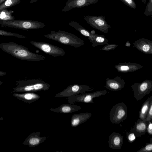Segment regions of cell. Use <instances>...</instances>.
I'll use <instances>...</instances> for the list:
<instances>
[{"instance_id": "obj_9", "label": "cell", "mask_w": 152, "mask_h": 152, "mask_svg": "<svg viewBox=\"0 0 152 152\" xmlns=\"http://www.w3.org/2000/svg\"><path fill=\"white\" fill-rule=\"evenodd\" d=\"M30 43L42 51L53 57L63 56L65 54V52L62 49L48 43L34 41H31Z\"/></svg>"}, {"instance_id": "obj_14", "label": "cell", "mask_w": 152, "mask_h": 152, "mask_svg": "<svg viewBox=\"0 0 152 152\" xmlns=\"http://www.w3.org/2000/svg\"><path fill=\"white\" fill-rule=\"evenodd\" d=\"M134 47L142 52L147 54H152V41L148 39L141 38L133 43Z\"/></svg>"}, {"instance_id": "obj_32", "label": "cell", "mask_w": 152, "mask_h": 152, "mask_svg": "<svg viewBox=\"0 0 152 152\" xmlns=\"http://www.w3.org/2000/svg\"><path fill=\"white\" fill-rule=\"evenodd\" d=\"M151 120H152V101L151 102L150 107L145 121L148 122Z\"/></svg>"}, {"instance_id": "obj_25", "label": "cell", "mask_w": 152, "mask_h": 152, "mask_svg": "<svg viewBox=\"0 0 152 152\" xmlns=\"http://www.w3.org/2000/svg\"><path fill=\"white\" fill-rule=\"evenodd\" d=\"M21 0H6L0 5V11L7 9L20 3Z\"/></svg>"}, {"instance_id": "obj_13", "label": "cell", "mask_w": 152, "mask_h": 152, "mask_svg": "<svg viewBox=\"0 0 152 152\" xmlns=\"http://www.w3.org/2000/svg\"><path fill=\"white\" fill-rule=\"evenodd\" d=\"M40 132L31 133L23 142V144L32 147L39 145L47 139L45 136L40 137Z\"/></svg>"}, {"instance_id": "obj_33", "label": "cell", "mask_w": 152, "mask_h": 152, "mask_svg": "<svg viewBox=\"0 0 152 152\" xmlns=\"http://www.w3.org/2000/svg\"><path fill=\"white\" fill-rule=\"evenodd\" d=\"M151 121L152 120L148 122L147 128V132L150 135H152V123Z\"/></svg>"}, {"instance_id": "obj_40", "label": "cell", "mask_w": 152, "mask_h": 152, "mask_svg": "<svg viewBox=\"0 0 152 152\" xmlns=\"http://www.w3.org/2000/svg\"><path fill=\"white\" fill-rule=\"evenodd\" d=\"M3 84V82L1 81H0V86L2 85Z\"/></svg>"}, {"instance_id": "obj_8", "label": "cell", "mask_w": 152, "mask_h": 152, "mask_svg": "<svg viewBox=\"0 0 152 152\" xmlns=\"http://www.w3.org/2000/svg\"><path fill=\"white\" fill-rule=\"evenodd\" d=\"M107 93L106 90H99L89 93H85L70 96L66 98L67 102L73 104L76 102L90 103H94L93 99L105 95Z\"/></svg>"}, {"instance_id": "obj_29", "label": "cell", "mask_w": 152, "mask_h": 152, "mask_svg": "<svg viewBox=\"0 0 152 152\" xmlns=\"http://www.w3.org/2000/svg\"><path fill=\"white\" fill-rule=\"evenodd\" d=\"M125 5L133 9L136 8L135 2L134 0H120Z\"/></svg>"}, {"instance_id": "obj_1", "label": "cell", "mask_w": 152, "mask_h": 152, "mask_svg": "<svg viewBox=\"0 0 152 152\" xmlns=\"http://www.w3.org/2000/svg\"><path fill=\"white\" fill-rule=\"evenodd\" d=\"M0 48L4 52L21 60L39 61L46 58L42 55L31 52L24 46L12 42L1 43Z\"/></svg>"}, {"instance_id": "obj_34", "label": "cell", "mask_w": 152, "mask_h": 152, "mask_svg": "<svg viewBox=\"0 0 152 152\" xmlns=\"http://www.w3.org/2000/svg\"><path fill=\"white\" fill-rule=\"evenodd\" d=\"M7 73L0 70V77L5 75H7Z\"/></svg>"}, {"instance_id": "obj_39", "label": "cell", "mask_w": 152, "mask_h": 152, "mask_svg": "<svg viewBox=\"0 0 152 152\" xmlns=\"http://www.w3.org/2000/svg\"><path fill=\"white\" fill-rule=\"evenodd\" d=\"M142 1L144 4H145L146 2V0H141Z\"/></svg>"}, {"instance_id": "obj_35", "label": "cell", "mask_w": 152, "mask_h": 152, "mask_svg": "<svg viewBox=\"0 0 152 152\" xmlns=\"http://www.w3.org/2000/svg\"><path fill=\"white\" fill-rule=\"evenodd\" d=\"M125 46L127 47H130L131 45L129 41H128L126 42V44H125Z\"/></svg>"}, {"instance_id": "obj_20", "label": "cell", "mask_w": 152, "mask_h": 152, "mask_svg": "<svg viewBox=\"0 0 152 152\" xmlns=\"http://www.w3.org/2000/svg\"><path fill=\"white\" fill-rule=\"evenodd\" d=\"M81 108L82 107L78 105L71 104H63L57 108H52L50 110L53 112L69 113L76 112Z\"/></svg>"}, {"instance_id": "obj_2", "label": "cell", "mask_w": 152, "mask_h": 152, "mask_svg": "<svg viewBox=\"0 0 152 152\" xmlns=\"http://www.w3.org/2000/svg\"><path fill=\"white\" fill-rule=\"evenodd\" d=\"M50 85L40 79L23 80L18 81L17 86L13 88L12 93L34 92L48 90Z\"/></svg>"}, {"instance_id": "obj_16", "label": "cell", "mask_w": 152, "mask_h": 152, "mask_svg": "<svg viewBox=\"0 0 152 152\" xmlns=\"http://www.w3.org/2000/svg\"><path fill=\"white\" fill-rule=\"evenodd\" d=\"M12 95L19 100L28 103L34 102L40 98L39 95L32 92H22L21 93H14Z\"/></svg>"}, {"instance_id": "obj_4", "label": "cell", "mask_w": 152, "mask_h": 152, "mask_svg": "<svg viewBox=\"0 0 152 152\" xmlns=\"http://www.w3.org/2000/svg\"><path fill=\"white\" fill-rule=\"evenodd\" d=\"M0 24L10 28L24 30L39 29L45 26V23L40 21L15 19L9 21H0Z\"/></svg>"}, {"instance_id": "obj_18", "label": "cell", "mask_w": 152, "mask_h": 152, "mask_svg": "<svg viewBox=\"0 0 152 152\" xmlns=\"http://www.w3.org/2000/svg\"><path fill=\"white\" fill-rule=\"evenodd\" d=\"M92 114L89 113H76L73 115L70 120V126L72 127H77L84 123L91 116Z\"/></svg>"}, {"instance_id": "obj_23", "label": "cell", "mask_w": 152, "mask_h": 152, "mask_svg": "<svg viewBox=\"0 0 152 152\" xmlns=\"http://www.w3.org/2000/svg\"><path fill=\"white\" fill-rule=\"evenodd\" d=\"M108 39L103 35L97 34H94L92 42V46L94 47L108 44Z\"/></svg>"}, {"instance_id": "obj_24", "label": "cell", "mask_w": 152, "mask_h": 152, "mask_svg": "<svg viewBox=\"0 0 152 152\" xmlns=\"http://www.w3.org/2000/svg\"><path fill=\"white\" fill-rule=\"evenodd\" d=\"M14 11L4 9L0 11V21H9L15 19V16L12 15Z\"/></svg>"}, {"instance_id": "obj_3", "label": "cell", "mask_w": 152, "mask_h": 152, "mask_svg": "<svg viewBox=\"0 0 152 152\" xmlns=\"http://www.w3.org/2000/svg\"><path fill=\"white\" fill-rule=\"evenodd\" d=\"M44 37L61 44L75 48H79L84 45V41L75 35L64 31L59 30L57 32L51 31Z\"/></svg>"}, {"instance_id": "obj_31", "label": "cell", "mask_w": 152, "mask_h": 152, "mask_svg": "<svg viewBox=\"0 0 152 152\" xmlns=\"http://www.w3.org/2000/svg\"><path fill=\"white\" fill-rule=\"evenodd\" d=\"M126 135L127 139L130 143H132L135 140L136 137L133 132L130 131Z\"/></svg>"}, {"instance_id": "obj_30", "label": "cell", "mask_w": 152, "mask_h": 152, "mask_svg": "<svg viewBox=\"0 0 152 152\" xmlns=\"http://www.w3.org/2000/svg\"><path fill=\"white\" fill-rule=\"evenodd\" d=\"M118 45L115 44H107L101 49V50L107 51H109L111 50H114L118 46Z\"/></svg>"}, {"instance_id": "obj_38", "label": "cell", "mask_w": 152, "mask_h": 152, "mask_svg": "<svg viewBox=\"0 0 152 152\" xmlns=\"http://www.w3.org/2000/svg\"><path fill=\"white\" fill-rule=\"evenodd\" d=\"M6 0H0V5L4 2Z\"/></svg>"}, {"instance_id": "obj_11", "label": "cell", "mask_w": 152, "mask_h": 152, "mask_svg": "<svg viewBox=\"0 0 152 152\" xmlns=\"http://www.w3.org/2000/svg\"><path fill=\"white\" fill-rule=\"evenodd\" d=\"M126 83L121 77L117 76L114 78H107L104 86L106 89L113 91L121 90L125 86Z\"/></svg>"}, {"instance_id": "obj_17", "label": "cell", "mask_w": 152, "mask_h": 152, "mask_svg": "<svg viewBox=\"0 0 152 152\" xmlns=\"http://www.w3.org/2000/svg\"><path fill=\"white\" fill-rule=\"evenodd\" d=\"M124 137L121 134L113 132L108 139V145L111 149L118 150L121 149L123 143Z\"/></svg>"}, {"instance_id": "obj_27", "label": "cell", "mask_w": 152, "mask_h": 152, "mask_svg": "<svg viewBox=\"0 0 152 152\" xmlns=\"http://www.w3.org/2000/svg\"><path fill=\"white\" fill-rule=\"evenodd\" d=\"M150 142L147 143L137 152H151L152 151V138H151Z\"/></svg>"}, {"instance_id": "obj_21", "label": "cell", "mask_w": 152, "mask_h": 152, "mask_svg": "<svg viewBox=\"0 0 152 152\" xmlns=\"http://www.w3.org/2000/svg\"><path fill=\"white\" fill-rule=\"evenodd\" d=\"M69 24L78 31L81 34L88 37L90 42H92L94 34H92L88 30L84 28L80 24L74 21L69 22Z\"/></svg>"}, {"instance_id": "obj_10", "label": "cell", "mask_w": 152, "mask_h": 152, "mask_svg": "<svg viewBox=\"0 0 152 152\" xmlns=\"http://www.w3.org/2000/svg\"><path fill=\"white\" fill-rule=\"evenodd\" d=\"M103 15L100 16H85L84 20L91 27L102 32L107 33L111 26L108 24Z\"/></svg>"}, {"instance_id": "obj_22", "label": "cell", "mask_w": 152, "mask_h": 152, "mask_svg": "<svg viewBox=\"0 0 152 152\" xmlns=\"http://www.w3.org/2000/svg\"><path fill=\"white\" fill-rule=\"evenodd\" d=\"M151 101L152 96L149 97L142 104L139 111V118L141 120L145 121Z\"/></svg>"}, {"instance_id": "obj_26", "label": "cell", "mask_w": 152, "mask_h": 152, "mask_svg": "<svg viewBox=\"0 0 152 152\" xmlns=\"http://www.w3.org/2000/svg\"><path fill=\"white\" fill-rule=\"evenodd\" d=\"M0 36L15 37L18 38H25L26 37L18 34L9 32L0 29Z\"/></svg>"}, {"instance_id": "obj_6", "label": "cell", "mask_w": 152, "mask_h": 152, "mask_svg": "<svg viewBox=\"0 0 152 152\" xmlns=\"http://www.w3.org/2000/svg\"><path fill=\"white\" fill-rule=\"evenodd\" d=\"M94 88L84 85L74 84L67 86L62 91L56 94L55 97L67 98L93 91Z\"/></svg>"}, {"instance_id": "obj_5", "label": "cell", "mask_w": 152, "mask_h": 152, "mask_svg": "<svg viewBox=\"0 0 152 152\" xmlns=\"http://www.w3.org/2000/svg\"><path fill=\"white\" fill-rule=\"evenodd\" d=\"M127 108L124 102L115 104L112 108L109 114V118L111 123L119 124L126 119Z\"/></svg>"}, {"instance_id": "obj_15", "label": "cell", "mask_w": 152, "mask_h": 152, "mask_svg": "<svg viewBox=\"0 0 152 152\" xmlns=\"http://www.w3.org/2000/svg\"><path fill=\"white\" fill-rule=\"evenodd\" d=\"M142 65L131 62L120 63L114 66L118 72L127 73L135 71L143 67Z\"/></svg>"}, {"instance_id": "obj_12", "label": "cell", "mask_w": 152, "mask_h": 152, "mask_svg": "<svg viewBox=\"0 0 152 152\" xmlns=\"http://www.w3.org/2000/svg\"><path fill=\"white\" fill-rule=\"evenodd\" d=\"M99 0H68L62 10L64 12L75 8H81L97 3Z\"/></svg>"}, {"instance_id": "obj_19", "label": "cell", "mask_w": 152, "mask_h": 152, "mask_svg": "<svg viewBox=\"0 0 152 152\" xmlns=\"http://www.w3.org/2000/svg\"><path fill=\"white\" fill-rule=\"evenodd\" d=\"M148 124V122L139 118L135 122L134 126L130 131L133 132L136 137H140L145 134L147 132Z\"/></svg>"}, {"instance_id": "obj_37", "label": "cell", "mask_w": 152, "mask_h": 152, "mask_svg": "<svg viewBox=\"0 0 152 152\" xmlns=\"http://www.w3.org/2000/svg\"><path fill=\"white\" fill-rule=\"evenodd\" d=\"M91 32V33L92 34H95V31L94 30L91 31V32Z\"/></svg>"}, {"instance_id": "obj_36", "label": "cell", "mask_w": 152, "mask_h": 152, "mask_svg": "<svg viewBox=\"0 0 152 152\" xmlns=\"http://www.w3.org/2000/svg\"><path fill=\"white\" fill-rule=\"evenodd\" d=\"M39 0H31L29 2L30 3H32L34 2H36Z\"/></svg>"}, {"instance_id": "obj_28", "label": "cell", "mask_w": 152, "mask_h": 152, "mask_svg": "<svg viewBox=\"0 0 152 152\" xmlns=\"http://www.w3.org/2000/svg\"><path fill=\"white\" fill-rule=\"evenodd\" d=\"M149 2L147 4L144 14L147 16H152V0H148Z\"/></svg>"}, {"instance_id": "obj_7", "label": "cell", "mask_w": 152, "mask_h": 152, "mask_svg": "<svg viewBox=\"0 0 152 152\" xmlns=\"http://www.w3.org/2000/svg\"><path fill=\"white\" fill-rule=\"evenodd\" d=\"M131 87L134 93V97L138 101L152 91V81L146 79L140 83H134Z\"/></svg>"}]
</instances>
